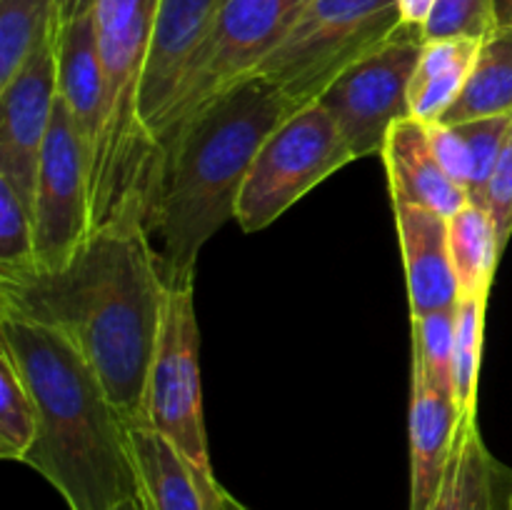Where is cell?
<instances>
[{
    "label": "cell",
    "mask_w": 512,
    "mask_h": 510,
    "mask_svg": "<svg viewBox=\"0 0 512 510\" xmlns=\"http://www.w3.org/2000/svg\"><path fill=\"white\" fill-rule=\"evenodd\" d=\"M168 285L140 213L93 228L60 268L0 273V315L58 330L98 373L125 423H145Z\"/></svg>",
    "instance_id": "6da1fadb"
},
{
    "label": "cell",
    "mask_w": 512,
    "mask_h": 510,
    "mask_svg": "<svg viewBox=\"0 0 512 510\" xmlns=\"http://www.w3.org/2000/svg\"><path fill=\"white\" fill-rule=\"evenodd\" d=\"M0 348L38 408V435L23 463L70 510H115L138 495L130 425L78 348L58 330L10 315H0Z\"/></svg>",
    "instance_id": "7a4b0ae2"
},
{
    "label": "cell",
    "mask_w": 512,
    "mask_h": 510,
    "mask_svg": "<svg viewBox=\"0 0 512 510\" xmlns=\"http://www.w3.org/2000/svg\"><path fill=\"white\" fill-rule=\"evenodd\" d=\"M293 113L275 85L250 78L180 133L160 163L148 213V233L168 288L195 285L200 250L235 220L255 155Z\"/></svg>",
    "instance_id": "3957f363"
},
{
    "label": "cell",
    "mask_w": 512,
    "mask_h": 510,
    "mask_svg": "<svg viewBox=\"0 0 512 510\" xmlns=\"http://www.w3.org/2000/svg\"><path fill=\"white\" fill-rule=\"evenodd\" d=\"M158 0H93V23L105 75V123L90 178V223L100 228L125 213L148 225L158 153L140 120V83Z\"/></svg>",
    "instance_id": "277c9868"
},
{
    "label": "cell",
    "mask_w": 512,
    "mask_h": 510,
    "mask_svg": "<svg viewBox=\"0 0 512 510\" xmlns=\"http://www.w3.org/2000/svg\"><path fill=\"white\" fill-rule=\"evenodd\" d=\"M305 5L308 0H223L220 3L213 28L195 50L168 105L150 130L158 153V170L180 133L203 110H208L235 85L258 73L260 65L290 33Z\"/></svg>",
    "instance_id": "5b68a950"
},
{
    "label": "cell",
    "mask_w": 512,
    "mask_h": 510,
    "mask_svg": "<svg viewBox=\"0 0 512 510\" xmlns=\"http://www.w3.org/2000/svg\"><path fill=\"white\" fill-rule=\"evenodd\" d=\"M400 28L398 0H308L253 78L275 85L298 113Z\"/></svg>",
    "instance_id": "8992f818"
},
{
    "label": "cell",
    "mask_w": 512,
    "mask_h": 510,
    "mask_svg": "<svg viewBox=\"0 0 512 510\" xmlns=\"http://www.w3.org/2000/svg\"><path fill=\"white\" fill-rule=\"evenodd\" d=\"M353 160L338 123L323 105L298 110L255 155L240 190L235 220L245 233L265 230Z\"/></svg>",
    "instance_id": "52a82bcc"
},
{
    "label": "cell",
    "mask_w": 512,
    "mask_h": 510,
    "mask_svg": "<svg viewBox=\"0 0 512 510\" xmlns=\"http://www.w3.org/2000/svg\"><path fill=\"white\" fill-rule=\"evenodd\" d=\"M193 293L195 285H188L168 288L165 295L163 323L148 380L145 423L165 435L200 475L215 478L205 433L200 330Z\"/></svg>",
    "instance_id": "ba28073f"
},
{
    "label": "cell",
    "mask_w": 512,
    "mask_h": 510,
    "mask_svg": "<svg viewBox=\"0 0 512 510\" xmlns=\"http://www.w3.org/2000/svg\"><path fill=\"white\" fill-rule=\"evenodd\" d=\"M423 45V33L403 25L320 95L318 103L333 115L355 160L380 155L393 123L413 115L410 83Z\"/></svg>",
    "instance_id": "9c48e42d"
},
{
    "label": "cell",
    "mask_w": 512,
    "mask_h": 510,
    "mask_svg": "<svg viewBox=\"0 0 512 510\" xmlns=\"http://www.w3.org/2000/svg\"><path fill=\"white\" fill-rule=\"evenodd\" d=\"M90 178H93L90 145L85 143L58 95L53 123L43 145L33 203L38 268L53 270L68 263L70 255L93 230Z\"/></svg>",
    "instance_id": "30bf717a"
},
{
    "label": "cell",
    "mask_w": 512,
    "mask_h": 510,
    "mask_svg": "<svg viewBox=\"0 0 512 510\" xmlns=\"http://www.w3.org/2000/svg\"><path fill=\"white\" fill-rule=\"evenodd\" d=\"M60 23V20H58ZM53 33L33 50L23 68L0 85V175L10 180L33 213L40 158L58 103V58Z\"/></svg>",
    "instance_id": "8fae6325"
},
{
    "label": "cell",
    "mask_w": 512,
    "mask_h": 510,
    "mask_svg": "<svg viewBox=\"0 0 512 510\" xmlns=\"http://www.w3.org/2000/svg\"><path fill=\"white\" fill-rule=\"evenodd\" d=\"M220 3L223 0H158L140 83V120L148 135L195 50L213 28Z\"/></svg>",
    "instance_id": "7c38bea8"
},
{
    "label": "cell",
    "mask_w": 512,
    "mask_h": 510,
    "mask_svg": "<svg viewBox=\"0 0 512 510\" xmlns=\"http://www.w3.org/2000/svg\"><path fill=\"white\" fill-rule=\"evenodd\" d=\"M393 208L408 280L410 318L455 308L460 303V288L450 258L448 218L418 205Z\"/></svg>",
    "instance_id": "4fadbf2b"
},
{
    "label": "cell",
    "mask_w": 512,
    "mask_h": 510,
    "mask_svg": "<svg viewBox=\"0 0 512 510\" xmlns=\"http://www.w3.org/2000/svg\"><path fill=\"white\" fill-rule=\"evenodd\" d=\"M455 395L438 388L413 360L410 388V510H430L445 478L460 425Z\"/></svg>",
    "instance_id": "5bb4252c"
},
{
    "label": "cell",
    "mask_w": 512,
    "mask_h": 510,
    "mask_svg": "<svg viewBox=\"0 0 512 510\" xmlns=\"http://www.w3.org/2000/svg\"><path fill=\"white\" fill-rule=\"evenodd\" d=\"M140 495L150 510H245L218 478H205L158 430L130 428Z\"/></svg>",
    "instance_id": "9a60e30c"
},
{
    "label": "cell",
    "mask_w": 512,
    "mask_h": 510,
    "mask_svg": "<svg viewBox=\"0 0 512 510\" xmlns=\"http://www.w3.org/2000/svg\"><path fill=\"white\" fill-rule=\"evenodd\" d=\"M380 158L388 170L393 205H418L453 218L470 203L468 193L440 165L430 143V128L413 115L393 123Z\"/></svg>",
    "instance_id": "2e32d148"
},
{
    "label": "cell",
    "mask_w": 512,
    "mask_h": 510,
    "mask_svg": "<svg viewBox=\"0 0 512 510\" xmlns=\"http://www.w3.org/2000/svg\"><path fill=\"white\" fill-rule=\"evenodd\" d=\"M55 58H58V95L95 158L105 123V75L98 38H95L93 8L60 20Z\"/></svg>",
    "instance_id": "e0dca14e"
},
{
    "label": "cell",
    "mask_w": 512,
    "mask_h": 510,
    "mask_svg": "<svg viewBox=\"0 0 512 510\" xmlns=\"http://www.w3.org/2000/svg\"><path fill=\"white\" fill-rule=\"evenodd\" d=\"M430 510H512V470L488 450L478 418H460L445 478Z\"/></svg>",
    "instance_id": "ac0fdd59"
},
{
    "label": "cell",
    "mask_w": 512,
    "mask_h": 510,
    "mask_svg": "<svg viewBox=\"0 0 512 510\" xmlns=\"http://www.w3.org/2000/svg\"><path fill=\"white\" fill-rule=\"evenodd\" d=\"M428 128L445 173L468 193L470 203L483 205L485 188L512 128V113L465 123H435Z\"/></svg>",
    "instance_id": "d6986e66"
},
{
    "label": "cell",
    "mask_w": 512,
    "mask_h": 510,
    "mask_svg": "<svg viewBox=\"0 0 512 510\" xmlns=\"http://www.w3.org/2000/svg\"><path fill=\"white\" fill-rule=\"evenodd\" d=\"M483 40L453 38L430 40L423 45L413 83H410V113L420 123L435 125L453 108L463 93Z\"/></svg>",
    "instance_id": "ffe728a7"
},
{
    "label": "cell",
    "mask_w": 512,
    "mask_h": 510,
    "mask_svg": "<svg viewBox=\"0 0 512 510\" xmlns=\"http://www.w3.org/2000/svg\"><path fill=\"white\" fill-rule=\"evenodd\" d=\"M512 113V28L498 25L480 43L473 73L463 93L440 123L493 118Z\"/></svg>",
    "instance_id": "44dd1931"
},
{
    "label": "cell",
    "mask_w": 512,
    "mask_h": 510,
    "mask_svg": "<svg viewBox=\"0 0 512 510\" xmlns=\"http://www.w3.org/2000/svg\"><path fill=\"white\" fill-rule=\"evenodd\" d=\"M448 235L460 298H488L495 268L503 258L490 213L483 205L468 203L448 218Z\"/></svg>",
    "instance_id": "7402d4cb"
},
{
    "label": "cell",
    "mask_w": 512,
    "mask_h": 510,
    "mask_svg": "<svg viewBox=\"0 0 512 510\" xmlns=\"http://www.w3.org/2000/svg\"><path fill=\"white\" fill-rule=\"evenodd\" d=\"M58 20V0H0V85L23 68Z\"/></svg>",
    "instance_id": "603a6c76"
},
{
    "label": "cell",
    "mask_w": 512,
    "mask_h": 510,
    "mask_svg": "<svg viewBox=\"0 0 512 510\" xmlns=\"http://www.w3.org/2000/svg\"><path fill=\"white\" fill-rule=\"evenodd\" d=\"M488 298H460L455 318L453 393L463 418H478V383Z\"/></svg>",
    "instance_id": "cb8c5ba5"
},
{
    "label": "cell",
    "mask_w": 512,
    "mask_h": 510,
    "mask_svg": "<svg viewBox=\"0 0 512 510\" xmlns=\"http://www.w3.org/2000/svg\"><path fill=\"white\" fill-rule=\"evenodd\" d=\"M38 435V408L13 358L0 348V458L23 463Z\"/></svg>",
    "instance_id": "d4e9b609"
},
{
    "label": "cell",
    "mask_w": 512,
    "mask_h": 510,
    "mask_svg": "<svg viewBox=\"0 0 512 510\" xmlns=\"http://www.w3.org/2000/svg\"><path fill=\"white\" fill-rule=\"evenodd\" d=\"M455 318H458V305L410 318L413 323V360L423 365L428 378L448 393H453Z\"/></svg>",
    "instance_id": "484cf974"
},
{
    "label": "cell",
    "mask_w": 512,
    "mask_h": 510,
    "mask_svg": "<svg viewBox=\"0 0 512 510\" xmlns=\"http://www.w3.org/2000/svg\"><path fill=\"white\" fill-rule=\"evenodd\" d=\"M38 268L33 213L8 178L0 175V273Z\"/></svg>",
    "instance_id": "4316f807"
},
{
    "label": "cell",
    "mask_w": 512,
    "mask_h": 510,
    "mask_svg": "<svg viewBox=\"0 0 512 510\" xmlns=\"http://www.w3.org/2000/svg\"><path fill=\"white\" fill-rule=\"evenodd\" d=\"M498 28L495 0H435L423 25V40H485Z\"/></svg>",
    "instance_id": "83f0119b"
},
{
    "label": "cell",
    "mask_w": 512,
    "mask_h": 510,
    "mask_svg": "<svg viewBox=\"0 0 512 510\" xmlns=\"http://www.w3.org/2000/svg\"><path fill=\"white\" fill-rule=\"evenodd\" d=\"M483 208L493 218L500 238V248L505 253L512 235V128L503 145V153H500L498 163H495L493 175H490L488 188H485Z\"/></svg>",
    "instance_id": "f1b7e54d"
},
{
    "label": "cell",
    "mask_w": 512,
    "mask_h": 510,
    "mask_svg": "<svg viewBox=\"0 0 512 510\" xmlns=\"http://www.w3.org/2000/svg\"><path fill=\"white\" fill-rule=\"evenodd\" d=\"M433 5H435V0H398L403 25L423 30V25H425V20H428Z\"/></svg>",
    "instance_id": "f546056e"
},
{
    "label": "cell",
    "mask_w": 512,
    "mask_h": 510,
    "mask_svg": "<svg viewBox=\"0 0 512 510\" xmlns=\"http://www.w3.org/2000/svg\"><path fill=\"white\" fill-rule=\"evenodd\" d=\"M60 8V20H68L73 15L83 13V10L93 8V0H58Z\"/></svg>",
    "instance_id": "4dcf8cb0"
},
{
    "label": "cell",
    "mask_w": 512,
    "mask_h": 510,
    "mask_svg": "<svg viewBox=\"0 0 512 510\" xmlns=\"http://www.w3.org/2000/svg\"><path fill=\"white\" fill-rule=\"evenodd\" d=\"M495 18H498V25L512 28V0H495Z\"/></svg>",
    "instance_id": "1f68e13d"
},
{
    "label": "cell",
    "mask_w": 512,
    "mask_h": 510,
    "mask_svg": "<svg viewBox=\"0 0 512 510\" xmlns=\"http://www.w3.org/2000/svg\"><path fill=\"white\" fill-rule=\"evenodd\" d=\"M115 510H150V508H148V503H145L143 495L138 493V495H133V498L123 500V503H120Z\"/></svg>",
    "instance_id": "d6a6232c"
}]
</instances>
